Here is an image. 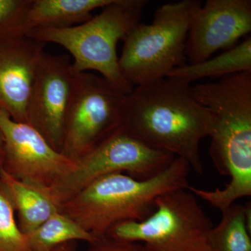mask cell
Returning <instances> with one entry per match:
<instances>
[{"label":"cell","instance_id":"1","mask_svg":"<svg viewBox=\"0 0 251 251\" xmlns=\"http://www.w3.org/2000/svg\"><path fill=\"white\" fill-rule=\"evenodd\" d=\"M211 126L210 114L195 98L191 84L179 79L137 86L124 98L122 128L185 160L198 174L204 171L200 144Z\"/></svg>","mask_w":251,"mask_h":251},{"label":"cell","instance_id":"2","mask_svg":"<svg viewBox=\"0 0 251 251\" xmlns=\"http://www.w3.org/2000/svg\"><path fill=\"white\" fill-rule=\"evenodd\" d=\"M191 89L211 115L209 152L214 166L229 177L226 187L206 193L208 202L224 211L237 200L251 196V72Z\"/></svg>","mask_w":251,"mask_h":251},{"label":"cell","instance_id":"3","mask_svg":"<svg viewBox=\"0 0 251 251\" xmlns=\"http://www.w3.org/2000/svg\"><path fill=\"white\" fill-rule=\"evenodd\" d=\"M191 168L176 158L161 173L145 180L125 173L98 178L59 206V211L99 239L115 225L142 221L154 211L157 198L175 190L188 189Z\"/></svg>","mask_w":251,"mask_h":251},{"label":"cell","instance_id":"4","mask_svg":"<svg viewBox=\"0 0 251 251\" xmlns=\"http://www.w3.org/2000/svg\"><path fill=\"white\" fill-rule=\"evenodd\" d=\"M147 0H113L89 21L64 29H34L27 36L53 43L67 50L74 58L75 74L95 71L123 93L133 87L124 78L119 67L117 46L140 23Z\"/></svg>","mask_w":251,"mask_h":251},{"label":"cell","instance_id":"5","mask_svg":"<svg viewBox=\"0 0 251 251\" xmlns=\"http://www.w3.org/2000/svg\"><path fill=\"white\" fill-rule=\"evenodd\" d=\"M181 0L158 7L150 24L139 23L124 39L119 67L132 87L149 85L187 64L186 44L193 15L202 5Z\"/></svg>","mask_w":251,"mask_h":251},{"label":"cell","instance_id":"6","mask_svg":"<svg viewBox=\"0 0 251 251\" xmlns=\"http://www.w3.org/2000/svg\"><path fill=\"white\" fill-rule=\"evenodd\" d=\"M152 214L142 221L119 223L106 235L143 244L148 251H209V216L188 189L175 190L156 200Z\"/></svg>","mask_w":251,"mask_h":251},{"label":"cell","instance_id":"7","mask_svg":"<svg viewBox=\"0 0 251 251\" xmlns=\"http://www.w3.org/2000/svg\"><path fill=\"white\" fill-rule=\"evenodd\" d=\"M175 158L135 138L121 127L77 160L75 168L46 193L59 209L62 203L98 178L126 173L135 179H150L166 170Z\"/></svg>","mask_w":251,"mask_h":251},{"label":"cell","instance_id":"8","mask_svg":"<svg viewBox=\"0 0 251 251\" xmlns=\"http://www.w3.org/2000/svg\"><path fill=\"white\" fill-rule=\"evenodd\" d=\"M125 95L103 77L76 74L61 152L76 161L116 133Z\"/></svg>","mask_w":251,"mask_h":251},{"label":"cell","instance_id":"9","mask_svg":"<svg viewBox=\"0 0 251 251\" xmlns=\"http://www.w3.org/2000/svg\"><path fill=\"white\" fill-rule=\"evenodd\" d=\"M0 130L4 140L3 168L16 179L46 193L76 166V161L52 148L34 127L15 121L1 108Z\"/></svg>","mask_w":251,"mask_h":251},{"label":"cell","instance_id":"10","mask_svg":"<svg viewBox=\"0 0 251 251\" xmlns=\"http://www.w3.org/2000/svg\"><path fill=\"white\" fill-rule=\"evenodd\" d=\"M75 75L67 55H51L44 52L28 101L27 123L39 130L50 145L60 152Z\"/></svg>","mask_w":251,"mask_h":251},{"label":"cell","instance_id":"11","mask_svg":"<svg viewBox=\"0 0 251 251\" xmlns=\"http://www.w3.org/2000/svg\"><path fill=\"white\" fill-rule=\"evenodd\" d=\"M251 31V0H207L193 15L186 44L188 64L232 49Z\"/></svg>","mask_w":251,"mask_h":251},{"label":"cell","instance_id":"12","mask_svg":"<svg viewBox=\"0 0 251 251\" xmlns=\"http://www.w3.org/2000/svg\"><path fill=\"white\" fill-rule=\"evenodd\" d=\"M46 44L27 35L0 40V108L27 123V109Z\"/></svg>","mask_w":251,"mask_h":251},{"label":"cell","instance_id":"13","mask_svg":"<svg viewBox=\"0 0 251 251\" xmlns=\"http://www.w3.org/2000/svg\"><path fill=\"white\" fill-rule=\"evenodd\" d=\"M113 0H32L27 17L28 31L34 29H64L92 18V13Z\"/></svg>","mask_w":251,"mask_h":251},{"label":"cell","instance_id":"14","mask_svg":"<svg viewBox=\"0 0 251 251\" xmlns=\"http://www.w3.org/2000/svg\"><path fill=\"white\" fill-rule=\"evenodd\" d=\"M0 179L14 203L18 214V226L26 235L59 211L58 206L45 191L16 179L4 168L0 169Z\"/></svg>","mask_w":251,"mask_h":251},{"label":"cell","instance_id":"15","mask_svg":"<svg viewBox=\"0 0 251 251\" xmlns=\"http://www.w3.org/2000/svg\"><path fill=\"white\" fill-rule=\"evenodd\" d=\"M251 72V36L223 53L197 64H186L176 68L168 77L179 79L191 84L206 77L229 76Z\"/></svg>","mask_w":251,"mask_h":251},{"label":"cell","instance_id":"16","mask_svg":"<svg viewBox=\"0 0 251 251\" xmlns=\"http://www.w3.org/2000/svg\"><path fill=\"white\" fill-rule=\"evenodd\" d=\"M27 237L34 251H52L59 246L77 240L90 244L98 239L60 211L52 214Z\"/></svg>","mask_w":251,"mask_h":251},{"label":"cell","instance_id":"17","mask_svg":"<svg viewBox=\"0 0 251 251\" xmlns=\"http://www.w3.org/2000/svg\"><path fill=\"white\" fill-rule=\"evenodd\" d=\"M222 214L221 222L208 236L209 251H251L244 205L234 203Z\"/></svg>","mask_w":251,"mask_h":251},{"label":"cell","instance_id":"18","mask_svg":"<svg viewBox=\"0 0 251 251\" xmlns=\"http://www.w3.org/2000/svg\"><path fill=\"white\" fill-rule=\"evenodd\" d=\"M7 188L0 179V251H34L16 219Z\"/></svg>","mask_w":251,"mask_h":251},{"label":"cell","instance_id":"19","mask_svg":"<svg viewBox=\"0 0 251 251\" xmlns=\"http://www.w3.org/2000/svg\"><path fill=\"white\" fill-rule=\"evenodd\" d=\"M32 0H0V40L27 35Z\"/></svg>","mask_w":251,"mask_h":251},{"label":"cell","instance_id":"20","mask_svg":"<svg viewBox=\"0 0 251 251\" xmlns=\"http://www.w3.org/2000/svg\"><path fill=\"white\" fill-rule=\"evenodd\" d=\"M86 251H148L141 243L117 240L108 235L99 238Z\"/></svg>","mask_w":251,"mask_h":251},{"label":"cell","instance_id":"21","mask_svg":"<svg viewBox=\"0 0 251 251\" xmlns=\"http://www.w3.org/2000/svg\"><path fill=\"white\" fill-rule=\"evenodd\" d=\"M244 206L245 211L246 223H247V228L249 232L251 233V202H247Z\"/></svg>","mask_w":251,"mask_h":251},{"label":"cell","instance_id":"22","mask_svg":"<svg viewBox=\"0 0 251 251\" xmlns=\"http://www.w3.org/2000/svg\"><path fill=\"white\" fill-rule=\"evenodd\" d=\"M5 161L4 140L2 133L0 130V169L3 168Z\"/></svg>","mask_w":251,"mask_h":251},{"label":"cell","instance_id":"23","mask_svg":"<svg viewBox=\"0 0 251 251\" xmlns=\"http://www.w3.org/2000/svg\"><path fill=\"white\" fill-rule=\"evenodd\" d=\"M74 250H75V242H72L59 246L52 251H74Z\"/></svg>","mask_w":251,"mask_h":251}]
</instances>
